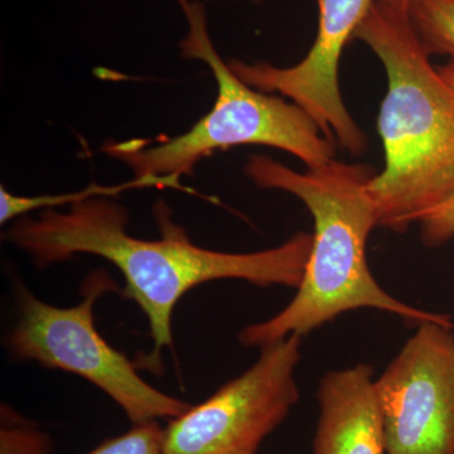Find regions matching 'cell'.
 <instances>
[{
	"instance_id": "8992f818",
	"label": "cell",
	"mask_w": 454,
	"mask_h": 454,
	"mask_svg": "<svg viewBox=\"0 0 454 454\" xmlns=\"http://www.w3.org/2000/svg\"><path fill=\"white\" fill-rule=\"evenodd\" d=\"M301 339L292 334L260 348L249 370L170 419L163 454H255L300 400L294 372Z\"/></svg>"
},
{
	"instance_id": "7a4b0ae2",
	"label": "cell",
	"mask_w": 454,
	"mask_h": 454,
	"mask_svg": "<svg viewBox=\"0 0 454 454\" xmlns=\"http://www.w3.org/2000/svg\"><path fill=\"white\" fill-rule=\"evenodd\" d=\"M245 172L262 188L286 191L301 200L315 221L312 249L297 294L268 321L247 325L239 340L262 348L292 334L304 337L343 313L373 309L419 325L434 321L452 324L450 316L409 306L389 294L373 278L366 245L378 226L370 197L372 167L330 162L295 172L284 164L253 155Z\"/></svg>"
},
{
	"instance_id": "7c38bea8",
	"label": "cell",
	"mask_w": 454,
	"mask_h": 454,
	"mask_svg": "<svg viewBox=\"0 0 454 454\" xmlns=\"http://www.w3.org/2000/svg\"><path fill=\"white\" fill-rule=\"evenodd\" d=\"M11 414L8 406H3L0 454H50L52 442L49 434Z\"/></svg>"
},
{
	"instance_id": "9c48e42d",
	"label": "cell",
	"mask_w": 454,
	"mask_h": 454,
	"mask_svg": "<svg viewBox=\"0 0 454 454\" xmlns=\"http://www.w3.org/2000/svg\"><path fill=\"white\" fill-rule=\"evenodd\" d=\"M317 400L315 454H387L372 366L357 364L325 373Z\"/></svg>"
},
{
	"instance_id": "8fae6325",
	"label": "cell",
	"mask_w": 454,
	"mask_h": 454,
	"mask_svg": "<svg viewBox=\"0 0 454 454\" xmlns=\"http://www.w3.org/2000/svg\"><path fill=\"white\" fill-rule=\"evenodd\" d=\"M136 187L158 186L154 182L134 178L133 181L119 184V186L101 187L98 184H94V186H90L86 190L79 191L76 193L37 197L16 196L9 192L7 188L2 186L0 187V221H2V223H5L13 219H20L27 212L43 210V208H55L57 206L65 205V203H70L71 205V203L82 201V200L90 199V197H113L122 192V191Z\"/></svg>"
},
{
	"instance_id": "3957f363",
	"label": "cell",
	"mask_w": 454,
	"mask_h": 454,
	"mask_svg": "<svg viewBox=\"0 0 454 454\" xmlns=\"http://www.w3.org/2000/svg\"><path fill=\"white\" fill-rule=\"evenodd\" d=\"M355 40L387 73L378 118L385 167L367 190L378 226L402 234L454 195V86L430 64L403 12L375 0Z\"/></svg>"
},
{
	"instance_id": "30bf717a",
	"label": "cell",
	"mask_w": 454,
	"mask_h": 454,
	"mask_svg": "<svg viewBox=\"0 0 454 454\" xmlns=\"http://www.w3.org/2000/svg\"><path fill=\"white\" fill-rule=\"evenodd\" d=\"M406 17L427 55L454 61V0H411Z\"/></svg>"
},
{
	"instance_id": "4fadbf2b",
	"label": "cell",
	"mask_w": 454,
	"mask_h": 454,
	"mask_svg": "<svg viewBox=\"0 0 454 454\" xmlns=\"http://www.w3.org/2000/svg\"><path fill=\"white\" fill-rule=\"evenodd\" d=\"M162 435L157 422L133 424L127 433L107 439L88 454H163Z\"/></svg>"
},
{
	"instance_id": "5bb4252c",
	"label": "cell",
	"mask_w": 454,
	"mask_h": 454,
	"mask_svg": "<svg viewBox=\"0 0 454 454\" xmlns=\"http://www.w3.org/2000/svg\"><path fill=\"white\" fill-rule=\"evenodd\" d=\"M418 223L420 239L428 247H439L454 238V195L424 214Z\"/></svg>"
},
{
	"instance_id": "ba28073f",
	"label": "cell",
	"mask_w": 454,
	"mask_h": 454,
	"mask_svg": "<svg viewBox=\"0 0 454 454\" xmlns=\"http://www.w3.org/2000/svg\"><path fill=\"white\" fill-rule=\"evenodd\" d=\"M318 29L307 56L291 67L267 62H227L239 79L262 92H278L301 107L322 133L352 155L365 153L369 140L343 103L340 62L343 50L375 0H316Z\"/></svg>"
},
{
	"instance_id": "6da1fadb",
	"label": "cell",
	"mask_w": 454,
	"mask_h": 454,
	"mask_svg": "<svg viewBox=\"0 0 454 454\" xmlns=\"http://www.w3.org/2000/svg\"><path fill=\"white\" fill-rule=\"evenodd\" d=\"M157 221L160 240L133 238L121 205L109 197H90L71 203L66 212L43 208L35 217H20L5 239L41 268L76 254L98 255L115 265L124 277L122 294L148 318L154 348L146 364L153 367L160 365L163 348L172 346L173 310L191 289L220 279L298 288L312 249L313 235L301 231L262 252H215L193 244L160 208Z\"/></svg>"
},
{
	"instance_id": "52a82bcc",
	"label": "cell",
	"mask_w": 454,
	"mask_h": 454,
	"mask_svg": "<svg viewBox=\"0 0 454 454\" xmlns=\"http://www.w3.org/2000/svg\"><path fill=\"white\" fill-rule=\"evenodd\" d=\"M454 325H417L375 380L387 454H454Z\"/></svg>"
},
{
	"instance_id": "5b68a950",
	"label": "cell",
	"mask_w": 454,
	"mask_h": 454,
	"mask_svg": "<svg viewBox=\"0 0 454 454\" xmlns=\"http://www.w3.org/2000/svg\"><path fill=\"white\" fill-rule=\"evenodd\" d=\"M116 289L106 271H92L82 284V301L59 309L18 284V318L8 348L20 360L85 379L112 397L133 424L177 418L191 404L143 380L136 364L112 348L95 327V304L104 293Z\"/></svg>"
},
{
	"instance_id": "2e32d148",
	"label": "cell",
	"mask_w": 454,
	"mask_h": 454,
	"mask_svg": "<svg viewBox=\"0 0 454 454\" xmlns=\"http://www.w3.org/2000/svg\"><path fill=\"white\" fill-rule=\"evenodd\" d=\"M438 70L443 74L444 79L454 86V61L448 62L446 66H441Z\"/></svg>"
},
{
	"instance_id": "e0dca14e",
	"label": "cell",
	"mask_w": 454,
	"mask_h": 454,
	"mask_svg": "<svg viewBox=\"0 0 454 454\" xmlns=\"http://www.w3.org/2000/svg\"><path fill=\"white\" fill-rule=\"evenodd\" d=\"M253 2H260V0H253Z\"/></svg>"
},
{
	"instance_id": "9a60e30c",
	"label": "cell",
	"mask_w": 454,
	"mask_h": 454,
	"mask_svg": "<svg viewBox=\"0 0 454 454\" xmlns=\"http://www.w3.org/2000/svg\"><path fill=\"white\" fill-rule=\"evenodd\" d=\"M376 2H380L382 4L387 5V7L396 9V11L406 13L411 0H376Z\"/></svg>"
},
{
	"instance_id": "277c9868",
	"label": "cell",
	"mask_w": 454,
	"mask_h": 454,
	"mask_svg": "<svg viewBox=\"0 0 454 454\" xmlns=\"http://www.w3.org/2000/svg\"><path fill=\"white\" fill-rule=\"evenodd\" d=\"M176 2L188 27L179 44L182 56L211 68L217 83L214 106L182 136L154 146H146L142 140L109 142L103 148L106 154L127 164L136 179L179 190H186L179 184V178L190 175L200 160L236 145L280 149L300 158L307 168L334 160V142L301 107L259 91L236 76L212 43L202 3Z\"/></svg>"
}]
</instances>
